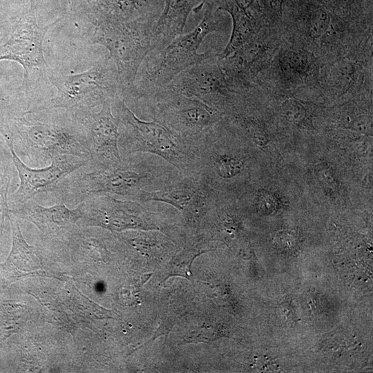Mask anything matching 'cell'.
I'll return each mask as SVG.
<instances>
[{
  "label": "cell",
  "instance_id": "obj_18",
  "mask_svg": "<svg viewBox=\"0 0 373 373\" xmlns=\"http://www.w3.org/2000/svg\"><path fill=\"white\" fill-rule=\"evenodd\" d=\"M218 10L230 14L233 21L231 38L224 50L218 55V61L233 54L246 44L256 39V23L251 14L238 0H218Z\"/></svg>",
  "mask_w": 373,
  "mask_h": 373
},
{
  "label": "cell",
  "instance_id": "obj_2",
  "mask_svg": "<svg viewBox=\"0 0 373 373\" xmlns=\"http://www.w3.org/2000/svg\"><path fill=\"white\" fill-rule=\"evenodd\" d=\"M112 110L119 125L121 156L137 153L155 155L182 173L198 175V156L195 144L174 133L162 123L139 119L117 93Z\"/></svg>",
  "mask_w": 373,
  "mask_h": 373
},
{
  "label": "cell",
  "instance_id": "obj_12",
  "mask_svg": "<svg viewBox=\"0 0 373 373\" xmlns=\"http://www.w3.org/2000/svg\"><path fill=\"white\" fill-rule=\"evenodd\" d=\"M38 25L35 15V0H30L29 9L16 23L8 40L0 46V61L12 60L19 63L24 70V82L30 72L46 70L47 64L43 51L44 36L52 25Z\"/></svg>",
  "mask_w": 373,
  "mask_h": 373
},
{
  "label": "cell",
  "instance_id": "obj_22",
  "mask_svg": "<svg viewBox=\"0 0 373 373\" xmlns=\"http://www.w3.org/2000/svg\"><path fill=\"white\" fill-rule=\"evenodd\" d=\"M10 183V176L7 171L0 183V236L3 233L5 219L10 216L8 202V192Z\"/></svg>",
  "mask_w": 373,
  "mask_h": 373
},
{
  "label": "cell",
  "instance_id": "obj_17",
  "mask_svg": "<svg viewBox=\"0 0 373 373\" xmlns=\"http://www.w3.org/2000/svg\"><path fill=\"white\" fill-rule=\"evenodd\" d=\"M207 0H165L162 12L155 24L158 48L161 50L182 34L191 10L199 11Z\"/></svg>",
  "mask_w": 373,
  "mask_h": 373
},
{
  "label": "cell",
  "instance_id": "obj_1",
  "mask_svg": "<svg viewBox=\"0 0 373 373\" xmlns=\"http://www.w3.org/2000/svg\"><path fill=\"white\" fill-rule=\"evenodd\" d=\"M159 157L137 153L122 156L121 162L111 167L83 166L60 181L53 193L66 205L77 206L99 194L140 202L144 194L164 188L182 173Z\"/></svg>",
  "mask_w": 373,
  "mask_h": 373
},
{
  "label": "cell",
  "instance_id": "obj_25",
  "mask_svg": "<svg viewBox=\"0 0 373 373\" xmlns=\"http://www.w3.org/2000/svg\"><path fill=\"white\" fill-rule=\"evenodd\" d=\"M246 3V6L251 7L255 4V3L257 2V0H245Z\"/></svg>",
  "mask_w": 373,
  "mask_h": 373
},
{
  "label": "cell",
  "instance_id": "obj_4",
  "mask_svg": "<svg viewBox=\"0 0 373 373\" xmlns=\"http://www.w3.org/2000/svg\"><path fill=\"white\" fill-rule=\"evenodd\" d=\"M27 113V112H26ZM16 117L13 133L23 155L36 166L47 164L52 157L68 155L90 160L86 137L82 126L69 113L59 120H42L37 115Z\"/></svg>",
  "mask_w": 373,
  "mask_h": 373
},
{
  "label": "cell",
  "instance_id": "obj_16",
  "mask_svg": "<svg viewBox=\"0 0 373 373\" xmlns=\"http://www.w3.org/2000/svg\"><path fill=\"white\" fill-rule=\"evenodd\" d=\"M12 244L6 261L1 265L3 275L9 280L15 281L22 277L37 274L41 269V261L34 247L25 240L18 221L10 216Z\"/></svg>",
  "mask_w": 373,
  "mask_h": 373
},
{
  "label": "cell",
  "instance_id": "obj_19",
  "mask_svg": "<svg viewBox=\"0 0 373 373\" xmlns=\"http://www.w3.org/2000/svg\"><path fill=\"white\" fill-rule=\"evenodd\" d=\"M26 314L21 305L4 304L0 307V338L3 341L20 330L26 323Z\"/></svg>",
  "mask_w": 373,
  "mask_h": 373
},
{
  "label": "cell",
  "instance_id": "obj_13",
  "mask_svg": "<svg viewBox=\"0 0 373 373\" xmlns=\"http://www.w3.org/2000/svg\"><path fill=\"white\" fill-rule=\"evenodd\" d=\"M205 61L186 68L164 87L199 99L218 110V98L228 94L229 83L219 64Z\"/></svg>",
  "mask_w": 373,
  "mask_h": 373
},
{
  "label": "cell",
  "instance_id": "obj_6",
  "mask_svg": "<svg viewBox=\"0 0 373 373\" xmlns=\"http://www.w3.org/2000/svg\"><path fill=\"white\" fill-rule=\"evenodd\" d=\"M57 93L41 111L63 108L77 118L96 111L119 90L115 66L110 57L75 75L51 77Z\"/></svg>",
  "mask_w": 373,
  "mask_h": 373
},
{
  "label": "cell",
  "instance_id": "obj_23",
  "mask_svg": "<svg viewBox=\"0 0 373 373\" xmlns=\"http://www.w3.org/2000/svg\"><path fill=\"white\" fill-rule=\"evenodd\" d=\"M286 117L294 122H300L305 117V109L303 104L295 99H287L282 104Z\"/></svg>",
  "mask_w": 373,
  "mask_h": 373
},
{
  "label": "cell",
  "instance_id": "obj_11",
  "mask_svg": "<svg viewBox=\"0 0 373 373\" xmlns=\"http://www.w3.org/2000/svg\"><path fill=\"white\" fill-rule=\"evenodd\" d=\"M112 99H106L98 111L73 118L83 128L90 160L86 166L100 169L115 166L121 162L118 146L119 125L112 112Z\"/></svg>",
  "mask_w": 373,
  "mask_h": 373
},
{
  "label": "cell",
  "instance_id": "obj_24",
  "mask_svg": "<svg viewBox=\"0 0 373 373\" xmlns=\"http://www.w3.org/2000/svg\"><path fill=\"white\" fill-rule=\"evenodd\" d=\"M271 1L272 2V5L276 10L279 11L281 10L284 0H271Z\"/></svg>",
  "mask_w": 373,
  "mask_h": 373
},
{
  "label": "cell",
  "instance_id": "obj_9",
  "mask_svg": "<svg viewBox=\"0 0 373 373\" xmlns=\"http://www.w3.org/2000/svg\"><path fill=\"white\" fill-rule=\"evenodd\" d=\"M3 135L19 178L18 189L10 198L12 208L23 204L39 193H53L64 178L88 164V160L86 159L62 155L52 157L48 166L33 169L23 162L16 153L11 135L8 132Z\"/></svg>",
  "mask_w": 373,
  "mask_h": 373
},
{
  "label": "cell",
  "instance_id": "obj_21",
  "mask_svg": "<svg viewBox=\"0 0 373 373\" xmlns=\"http://www.w3.org/2000/svg\"><path fill=\"white\" fill-rule=\"evenodd\" d=\"M287 69L299 76L307 74L309 70V60L304 52L294 50L289 52L284 61Z\"/></svg>",
  "mask_w": 373,
  "mask_h": 373
},
{
  "label": "cell",
  "instance_id": "obj_10",
  "mask_svg": "<svg viewBox=\"0 0 373 373\" xmlns=\"http://www.w3.org/2000/svg\"><path fill=\"white\" fill-rule=\"evenodd\" d=\"M214 191L198 175L181 173L164 188L142 195L140 202L169 204L182 213L185 221L198 227L213 203Z\"/></svg>",
  "mask_w": 373,
  "mask_h": 373
},
{
  "label": "cell",
  "instance_id": "obj_3",
  "mask_svg": "<svg viewBox=\"0 0 373 373\" xmlns=\"http://www.w3.org/2000/svg\"><path fill=\"white\" fill-rule=\"evenodd\" d=\"M220 29V22L213 6L208 3L204 17L191 32L175 37L146 59L139 80L135 84V98H143L168 85L186 68L216 57L211 50L198 53L205 37Z\"/></svg>",
  "mask_w": 373,
  "mask_h": 373
},
{
  "label": "cell",
  "instance_id": "obj_7",
  "mask_svg": "<svg viewBox=\"0 0 373 373\" xmlns=\"http://www.w3.org/2000/svg\"><path fill=\"white\" fill-rule=\"evenodd\" d=\"M144 98L149 102L153 120L195 144L220 118L218 110L166 87Z\"/></svg>",
  "mask_w": 373,
  "mask_h": 373
},
{
  "label": "cell",
  "instance_id": "obj_8",
  "mask_svg": "<svg viewBox=\"0 0 373 373\" xmlns=\"http://www.w3.org/2000/svg\"><path fill=\"white\" fill-rule=\"evenodd\" d=\"M80 205L86 225L120 232L128 229L160 230L157 209L152 202H139L107 194L87 198Z\"/></svg>",
  "mask_w": 373,
  "mask_h": 373
},
{
  "label": "cell",
  "instance_id": "obj_20",
  "mask_svg": "<svg viewBox=\"0 0 373 373\" xmlns=\"http://www.w3.org/2000/svg\"><path fill=\"white\" fill-rule=\"evenodd\" d=\"M308 23L311 35L319 38L329 28L331 16L322 6H315L309 12Z\"/></svg>",
  "mask_w": 373,
  "mask_h": 373
},
{
  "label": "cell",
  "instance_id": "obj_26",
  "mask_svg": "<svg viewBox=\"0 0 373 373\" xmlns=\"http://www.w3.org/2000/svg\"><path fill=\"white\" fill-rule=\"evenodd\" d=\"M1 160H2V159H1V157H0V164H1V162H2ZM7 171H8V169H7L6 171H5L4 172H2V171H1V168H0V183H1V180H2V179H3V176H4V175H5L6 172Z\"/></svg>",
  "mask_w": 373,
  "mask_h": 373
},
{
  "label": "cell",
  "instance_id": "obj_14",
  "mask_svg": "<svg viewBox=\"0 0 373 373\" xmlns=\"http://www.w3.org/2000/svg\"><path fill=\"white\" fill-rule=\"evenodd\" d=\"M10 213L33 223L47 239H57L73 234L77 229V222L82 218L79 204L73 209L61 202L44 207L32 199L10 209Z\"/></svg>",
  "mask_w": 373,
  "mask_h": 373
},
{
  "label": "cell",
  "instance_id": "obj_27",
  "mask_svg": "<svg viewBox=\"0 0 373 373\" xmlns=\"http://www.w3.org/2000/svg\"><path fill=\"white\" fill-rule=\"evenodd\" d=\"M335 1H343V0H335Z\"/></svg>",
  "mask_w": 373,
  "mask_h": 373
},
{
  "label": "cell",
  "instance_id": "obj_5",
  "mask_svg": "<svg viewBox=\"0 0 373 373\" xmlns=\"http://www.w3.org/2000/svg\"><path fill=\"white\" fill-rule=\"evenodd\" d=\"M156 20L151 17L94 26L92 44L109 52L117 73L119 89L133 97L140 68L148 54L158 48Z\"/></svg>",
  "mask_w": 373,
  "mask_h": 373
},
{
  "label": "cell",
  "instance_id": "obj_15",
  "mask_svg": "<svg viewBox=\"0 0 373 373\" xmlns=\"http://www.w3.org/2000/svg\"><path fill=\"white\" fill-rule=\"evenodd\" d=\"M75 12L94 26L150 17L149 0H70Z\"/></svg>",
  "mask_w": 373,
  "mask_h": 373
}]
</instances>
